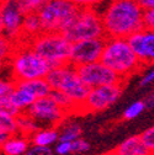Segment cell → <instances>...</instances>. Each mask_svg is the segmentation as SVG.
<instances>
[{"mask_svg": "<svg viewBox=\"0 0 154 155\" xmlns=\"http://www.w3.org/2000/svg\"><path fill=\"white\" fill-rule=\"evenodd\" d=\"M100 14L106 38H128L144 28V9L137 0H109Z\"/></svg>", "mask_w": 154, "mask_h": 155, "instance_id": "6da1fadb", "label": "cell"}, {"mask_svg": "<svg viewBox=\"0 0 154 155\" xmlns=\"http://www.w3.org/2000/svg\"><path fill=\"white\" fill-rule=\"evenodd\" d=\"M9 64L11 67L14 81L43 79L51 70L48 62L36 53L28 42L24 41L15 42Z\"/></svg>", "mask_w": 154, "mask_h": 155, "instance_id": "7a4b0ae2", "label": "cell"}, {"mask_svg": "<svg viewBox=\"0 0 154 155\" xmlns=\"http://www.w3.org/2000/svg\"><path fill=\"white\" fill-rule=\"evenodd\" d=\"M100 62L122 76L125 80L144 68L131 48L127 38H106Z\"/></svg>", "mask_w": 154, "mask_h": 155, "instance_id": "3957f363", "label": "cell"}, {"mask_svg": "<svg viewBox=\"0 0 154 155\" xmlns=\"http://www.w3.org/2000/svg\"><path fill=\"white\" fill-rule=\"evenodd\" d=\"M28 45L48 62L51 69L70 63L73 43L61 32H42L31 40Z\"/></svg>", "mask_w": 154, "mask_h": 155, "instance_id": "277c9868", "label": "cell"}, {"mask_svg": "<svg viewBox=\"0 0 154 155\" xmlns=\"http://www.w3.org/2000/svg\"><path fill=\"white\" fill-rule=\"evenodd\" d=\"M46 80L51 85L52 90H58L68 95L78 105V114L80 113V107L85 102L91 89L82 80V78L78 74V70H76V67L69 63L51 69L46 76Z\"/></svg>", "mask_w": 154, "mask_h": 155, "instance_id": "5b68a950", "label": "cell"}, {"mask_svg": "<svg viewBox=\"0 0 154 155\" xmlns=\"http://www.w3.org/2000/svg\"><path fill=\"white\" fill-rule=\"evenodd\" d=\"M68 0H49L37 11L43 32H61L69 27L79 12Z\"/></svg>", "mask_w": 154, "mask_h": 155, "instance_id": "8992f818", "label": "cell"}, {"mask_svg": "<svg viewBox=\"0 0 154 155\" xmlns=\"http://www.w3.org/2000/svg\"><path fill=\"white\" fill-rule=\"evenodd\" d=\"M63 35L72 43L106 37L101 14L96 9H80L74 21L63 31Z\"/></svg>", "mask_w": 154, "mask_h": 155, "instance_id": "52a82bcc", "label": "cell"}, {"mask_svg": "<svg viewBox=\"0 0 154 155\" xmlns=\"http://www.w3.org/2000/svg\"><path fill=\"white\" fill-rule=\"evenodd\" d=\"M125 83L92 87L88 95L85 102L80 107L79 114L101 112L116 104L123 92Z\"/></svg>", "mask_w": 154, "mask_h": 155, "instance_id": "ba28073f", "label": "cell"}, {"mask_svg": "<svg viewBox=\"0 0 154 155\" xmlns=\"http://www.w3.org/2000/svg\"><path fill=\"white\" fill-rule=\"evenodd\" d=\"M25 113L35 121H37L40 124L43 123L53 128L63 124L65 118L69 116L64 110H62L54 102V100L49 95L46 97L37 99Z\"/></svg>", "mask_w": 154, "mask_h": 155, "instance_id": "9c48e42d", "label": "cell"}, {"mask_svg": "<svg viewBox=\"0 0 154 155\" xmlns=\"http://www.w3.org/2000/svg\"><path fill=\"white\" fill-rule=\"evenodd\" d=\"M76 70H78V74L82 78V80L90 89L126 83L122 76H120L117 73H115L112 69H110L101 62H95L76 67Z\"/></svg>", "mask_w": 154, "mask_h": 155, "instance_id": "30bf717a", "label": "cell"}, {"mask_svg": "<svg viewBox=\"0 0 154 155\" xmlns=\"http://www.w3.org/2000/svg\"><path fill=\"white\" fill-rule=\"evenodd\" d=\"M105 43L106 37L74 42L70 53V64H73L74 67H80L100 62Z\"/></svg>", "mask_w": 154, "mask_h": 155, "instance_id": "8fae6325", "label": "cell"}, {"mask_svg": "<svg viewBox=\"0 0 154 155\" xmlns=\"http://www.w3.org/2000/svg\"><path fill=\"white\" fill-rule=\"evenodd\" d=\"M0 15L4 25V35L12 42H17L21 37L25 15L16 0H0Z\"/></svg>", "mask_w": 154, "mask_h": 155, "instance_id": "7c38bea8", "label": "cell"}, {"mask_svg": "<svg viewBox=\"0 0 154 155\" xmlns=\"http://www.w3.org/2000/svg\"><path fill=\"white\" fill-rule=\"evenodd\" d=\"M127 41L144 67L154 65V30L144 27L131 35Z\"/></svg>", "mask_w": 154, "mask_h": 155, "instance_id": "4fadbf2b", "label": "cell"}, {"mask_svg": "<svg viewBox=\"0 0 154 155\" xmlns=\"http://www.w3.org/2000/svg\"><path fill=\"white\" fill-rule=\"evenodd\" d=\"M30 138L22 134L10 135L0 148V151L4 155H25L30 148Z\"/></svg>", "mask_w": 154, "mask_h": 155, "instance_id": "5bb4252c", "label": "cell"}, {"mask_svg": "<svg viewBox=\"0 0 154 155\" xmlns=\"http://www.w3.org/2000/svg\"><path fill=\"white\" fill-rule=\"evenodd\" d=\"M42 32H43V30H42V25H41V21H40V17H38V14L37 12L27 14L24 17L21 37L17 42H20V41L30 42L31 40H33L35 37L41 35Z\"/></svg>", "mask_w": 154, "mask_h": 155, "instance_id": "9a60e30c", "label": "cell"}, {"mask_svg": "<svg viewBox=\"0 0 154 155\" xmlns=\"http://www.w3.org/2000/svg\"><path fill=\"white\" fill-rule=\"evenodd\" d=\"M120 155H149L147 147L144 145L141 135H132L125 139L115 149Z\"/></svg>", "mask_w": 154, "mask_h": 155, "instance_id": "2e32d148", "label": "cell"}, {"mask_svg": "<svg viewBox=\"0 0 154 155\" xmlns=\"http://www.w3.org/2000/svg\"><path fill=\"white\" fill-rule=\"evenodd\" d=\"M10 100L20 112H26L33 105V102L37 100V97L28 90L15 85V89L10 96Z\"/></svg>", "mask_w": 154, "mask_h": 155, "instance_id": "e0dca14e", "label": "cell"}, {"mask_svg": "<svg viewBox=\"0 0 154 155\" xmlns=\"http://www.w3.org/2000/svg\"><path fill=\"white\" fill-rule=\"evenodd\" d=\"M15 85L21 86L26 90H28L30 92H32L37 99L41 97H46L48 96L52 91L51 85L48 84V81L46 80V78L43 79H33V80H21V81H14Z\"/></svg>", "mask_w": 154, "mask_h": 155, "instance_id": "ac0fdd59", "label": "cell"}, {"mask_svg": "<svg viewBox=\"0 0 154 155\" xmlns=\"http://www.w3.org/2000/svg\"><path fill=\"white\" fill-rule=\"evenodd\" d=\"M58 140H59V130L53 127L46 129H38L30 137V142L32 143V145H41V147H51Z\"/></svg>", "mask_w": 154, "mask_h": 155, "instance_id": "d6986e66", "label": "cell"}, {"mask_svg": "<svg viewBox=\"0 0 154 155\" xmlns=\"http://www.w3.org/2000/svg\"><path fill=\"white\" fill-rule=\"evenodd\" d=\"M49 96L54 100V102L58 105L62 110H64L69 116L72 114H78L79 112V107L76 105L68 95H65L64 92L62 91H58V90H52Z\"/></svg>", "mask_w": 154, "mask_h": 155, "instance_id": "ffe728a7", "label": "cell"}, {"mask_svg": "<svg viewBox=\"0 0 154 155\" xmlns=\"http://www.w3.org/2000/svg\"><path fill=\"white\" fill-rule=\"evenodd\" d=\"M17 126H18V134H22L25 137H31L33 133L40 129V123L22 112L20 116H17Z\"/></svg>", "mask_w": 154, "mask_h": 155, "instance_id": "44dd1931", "label": "cell"}, {"mask_svg": "<svg viewBox=\"0 0 154 155\" xmlns=\"http://www.w3.org/2000/svg\"><path fill=\"white\" fill-rule=\"evenodd\" d=\"M83 129L79 123H69L65 124L59 132L58 142H74L75 139L82 138Z\"/></svg>", "mask_w": 154, "mask_h": 155, "instance_id": "7402d4cb", "label": "cell"}, {"mask_svg": "<svg viewBox=\"0 0 154 155\" xmlns=\"http://www.w3.org/2000/svg\"><path fill=\"white\" fill-rule=\"evenodd\" d=\"M14 48L15 42L9 40L5 35H0V68L3 67L4 63H9Z\"/></svg>", "mask_w": 154, "mask_h": 155, "instance_id": "603a6c76", "label": "cell"}, {"mask_svg": "<svg viewBox=\"0 0 154 155\" xmlns=\"http://www.w3.org/2000/svg\"><path fill=\"white\" fill-rule=\"evenodd\" d=\"M0 130L8 133L9 135L18 134L17 118L8 113H0Z\"/></svg>", "mask_w": 154, "mask_h": 155, "instance_id": "cb8c5ba5", "label": "cell"}, {"mask_svg": "<svg viewBox=\"0 0 154 155\" xmlns=\"http://www.w3.org/2000/svg\"><path fill=\"white\" fill-rule=\"evenodd\" d=\"M17 5L24 15L37 12L49 0H16Z\"/></svg>", "mask_w": 154, "mask_h": 155, "instance_id": "d4e9b609", "label": "cell"}, {"mask_svg": "<svg viewBox=\"0 0 154 155\" xmlns=\"http://www.w3.org/2000/svg\"><path fill=\"white\" fill-rule=\"evenodd\" d=\"M146 110V105L143 102V100H139V101H134L132 102L122 113V118L126 120V121H131V120H134L137 118L138 116Z\"/></svg>", "mask_w": 154, "mask_h": 155, "instance_id": "484cf974", "label": "cell"}, {"mask_svg": "<svg viewBox=\"0 0 154 155\" xmlns=\"http://www.w3.org/2000/svg\"><path fill=\"white\" fill-rule=\"evenodd\" d=\"M139 135H141V138H142L144 145L147 147L148 151L150 154H154V126L147 128Z\"/></svg>", "mask_w": 154, "mask_h": 155, "instance_id": "4316f807", "label": "cell"}, {"mask_svg": "<svg viewBox=\"0 0 154 155\" xmlns=\"http://www.w3.org/2000/svg\"><path fill=\"white\" fill-rule=\"evenodd\" d=\"M0 113H8V114L14 116V117H17L22 112H20L14 106V104L11 102L9 97V99H0Z\"/></svg>", "mask_w": 154, "mask_h": 155, "instance_id": "83f0119b", "label": "cell"}, {"mask_svg": "<svg viewBox=\"0 0 154 155\" xmlns=\"http://www.w3.org/2000/svg\"><path fill=\"white\" fill-rule=\"evenodd\" d=\"M15 89L14 80L0 79V99H9Z\"/></svg>", "mask_w": 154, "mask_h": 155, "instance_id": "f1b7e54d", "label": "cell"}, {"mask_svg": "<svg viewBox=\"0 0 154 155\" xmlns=\"http://www.w3.org/2000/svg\"><path fill=\"white\" fill-rule=\"evenodd\" d=\"M79 9H96L106 0H68Z\"/></svg>", "mask_w": 154, "mask_h": 155, "instance_id": "f546056e", "label": "cell"}, {"mask_svg": "<svg viewBox=\"0 0 154 155\" xmlns=\"http://www.w3.org/2000/svg\"><path fill=\"white\" fill-rule=\"evenodd\" d=\"M90 149V144L89 142H86L83 138H78L74 142H72V153L73 154H82V153H86Z\"/></svg>", "mask_w": 154, "mask_h": 155, "instance_id": "4dcf8cb0", "label": "cell"}, {"mask_svg": "<svg viewBox=\"0 0 154 155\" xmlns=\"http://www.w3.org/2000/svg\"><path fill=\"white\" fill-rule=\"evenodd\" d=\"M25 155H55L54 150L51 147H41V145H32L28 148Z\"/></svg>", "mask_w": 154, "mask_h": 155, "instance_id": "1f68e13d", "label": "cell"}, {"mask_svg": "<svg viewBox=\"0 0 154 155\" xmlns=\"http://www.w3.org/2000/svg\"><path fill=\"white\" fill-rule=\"evenodd\" d=\"M55 155H69L72 154V142H58L54 148Z\"/></svg>", "mask_w": 154, "mask_h": 155, "instance_id": "d6a6232c", "label": "cell"}, {"mask_svg": "<svg viewBox=\"0 0 154 155\" xmlns=\"http://www.w3.org/2000/svg\"><path fill=\"white\" fill-rule=\"evenodd\" d=\"M144 27L154 30V9L144 10Z\"/></svg>", "mask_w": 154, "mask_h": 155, "instance_id": "836d02e7", "label": "cell"}, {"mask_svg": "<svg viewBox=\"0 0 154 155\" xmlns=\"http://www.w3.org/2000/svg\"><path fill=\"white\" fill-rule=\"evenodd\" d=\"M152 83H154V68L142 76V79L139 81V86H148Z\"/></svg>", "mask_w": 154, "mask_h": 155, "instance_id": "e575fe53", "label": "cell"}, {"mask_svg": "<svg viewBox=\"0 0 154 155\" xmlns=\"http://www.w3.org/2000/svg\"><path fill=\"white\" fill-rule=\"evenodd\" d=\"M143 102L146 105V108H153L154 107V92L148 94L146 97H144Z\"/></svg>", "mask_w": 154, "mask_h": 155, "instance_id": "d590c367", "label": "cell"}, {"mask_svg": "<svg viewBox=\"0 0 154 155\" xmlns=\"http://www.w3.org/2000/svg\"><path fill=\"white\" fill-rule=\"evenodd\" d=\"M144 10L154 9V0H137Z\"/></svg>", "mask_w": 154, "mask_h": 155, "instance_id": "8d00e7d4", "label": "cell"}, {"mask_svg": "<svg viewBox=\"0 0 154 155\" xmlns=\"http://www.w3.org/2000/svg\"><path fill=\"white\" fill-rule=\"evenodd\" d=\"M9 137H10V135H9L8 133H5V132H3V130H0V148L3 147V144L8 140Z\"/></svg>", "mask_w": 154, "mask_h": 155, "instance_id": "74e56055", "label": "cell"}, {"mask_svg": "<svg viewBox=\"0 0 154 155\" xmlns=\"http://www.w3.org/2000/svg\"><path fill=\"white\" fill-rule=\"evenodd\" d=\"M0 35H4V25L2 20V15H0Z\"/></svg>", "mask_w": 154, "mask_h": 155, "instance_id": "f35d334b", "label": "cell"}, {"mask_svg": "<svg viewBox=\"0 0 154 155\" xmlns=\"http://www.w3.org/2000/svg\"><path fill=\"white\" fill-rule=\"evenodd\" d=\"M104 155H120L119 153H116V150H111V151H109V153H106V154H104Z\"/></svg>", "mask_w": 154, "mask_h": 155, "instance_id": "ab89813d", "label": "cell"}, {"mask_svg": "<svg viewBox=\"0 0 154 155\" xmlns=\"http://www.w3.org/2000/svg\"><path fill=\"white\" fill-rule=\"evenodd\" d=\"M149 155H154V154H149Z\"/></svg>", "mask_w": 154, "mask_h": 155, "instance_id": "60d3db41", "label": "cell"}]
</instances>
